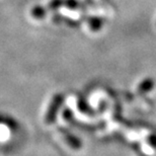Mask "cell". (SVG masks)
I'll list each match as a JSON object with an SVG mask.
<instances>
[{
    "instance_id": "cell-1",
    "label": "cell",
    "mask_w": 156,
    "mask_h": 156,
    "mask_svg": "<svg viewBox=\"0 0 156 156\" xmlns=\"http://www.w3.org/2000/svg\"><path fill=\"white\" fill-rule=\"evenodd\" d=\"M62 96L61 95H57L55 96L54 99H53V102L50 107L48 113H47V117H46V122L47 124H52V122L55 120V117H56V112L59 110L60 105L62 104Z\"/></svg>"
}]
</instances>
